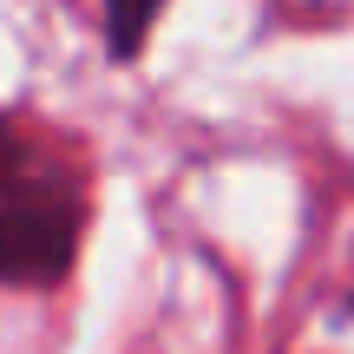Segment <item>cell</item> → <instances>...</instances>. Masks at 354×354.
I'll return each instance as SVG.
<instances>
[{"mask_svg": "<svg viewBox=\"0 0 354 354\" xmlns=\"http://www.w3.org/2000/svg\"><path fill=\"white\" fill-rule=\"evenodd\" d=\"M348 315H354V295H348Z\"/></svg>", "mask_w": 354, "mask_h": 354, "instance_id": "obj_3", "label": "cell"}, {"mask_svg": "<svg viewBox=\"0 0 354 354\" xmlns=\"http://www.w3.org/2000/svg\"><path fill=\"white\" fill-rule=\"evenodd\" d=\"M92 184L46 131L0 112V289H53L73 276Z\"/></svg>", "mask_w": 354, "mask_h": 354, "instance_id": "obj_1", "label": "cell"}, {"mask_svg": "<svg viewBox=\"0 0 354 354\" xmlns=\"http://www.w3.org/2000/svg\"><path fill=\"white\" fill-rule=\"evenodd\" d=\"M158 13H165V0H105V53L118 66L138 59L151 26H158Z\"/></svg>", "mask_w": 354, "mask_h": 354, "instance_id": "obj_2", "label": "cell"}]
</instances>
